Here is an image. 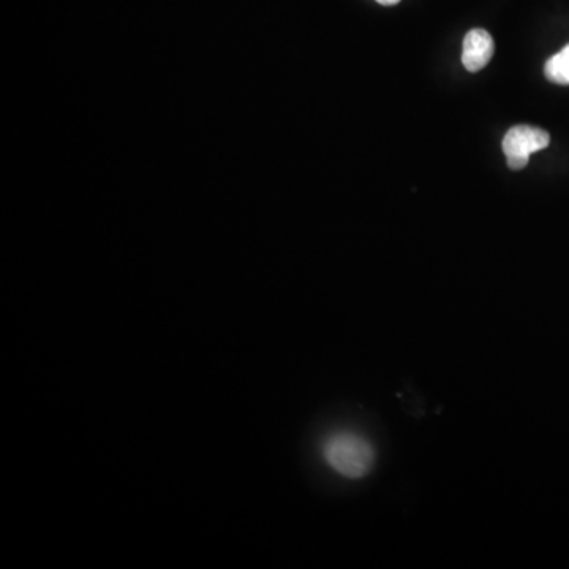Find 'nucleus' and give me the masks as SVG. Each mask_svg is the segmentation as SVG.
Instances as JSON below:
<instances>
[{
  "instance_id": "1",
  "label": "nucleus",
  "mask_w": 569,
  "mask_h": 569,
  "mask_svg": "<svg viewBox=\"0 0 569 569\" xmlns=\"http://www.w3.org/2000/svg\"><path fill=\"white\" fill-rule=\"evenodd\" d=\"M321 453L326 464L343 478H364L374 467V446L353 430H337L328 435Z\"/></svg>"
},
{
  "instance_id": "3",
  "label": "nucleus",
  "mask_w": 569,
  "mask_h": 569,
  "mask_svg": "<svg viewBox=\"0 0 569 569\" xmlns=\"http://www.w3.org/2000/svg\"><path fill=\"white\" fill-rule=\"evenodd\" d=\"M494 38L484 29H472L464 38L462 64L468 72L483 70L494 56Z\"/></svg>"
},
{
  "instance_id": "2",
  "label": "nucleus",
  "mask_w": 569,
  "mask_h": 569,
  "mask_svg": "<svg viewBox=\"0 0 569 569\" xmlns=\"http://www.w3.org/2000/svg\"><path fill=\"white\" fill-rule=\"evenodd\" d=\"M551 143V136L546 130L530 125H517L509 129L503 138V152L511 170H522L528 165L533 152L543 151Z\"/></svg>"
},
{
  "instance_id": "5",
  "label": "nucleus",
  "mask_w": 569,
  "mask_h": 569,
  "mask_svg": "<svg viewBox=\"0 0 569 569\" xmlns=\"http://www.w3.org/2000/svg\"><path fill=\"white\" fill-rule=\"evenodd\" d=\"M377 2L378 4L386 5V7H389V5L399 4L400 0H377Z\"/></svg>"
},
{
  "instance_id": "4",
  "label": "nucleus",
  "mask_w": 569,
  "mask_h": 569,
  "mask_svg": "<svg viewBox=\"0 0 569 569\" xmlns=\"http://www.w3.org/2000/svg\"><path fill=\"white\" fill-rule=\"evenodd\" d=\"M544 75L551 83L568 86L569 84V45L549 59L544 65Z\"/></svg>"
}]
</instances>
